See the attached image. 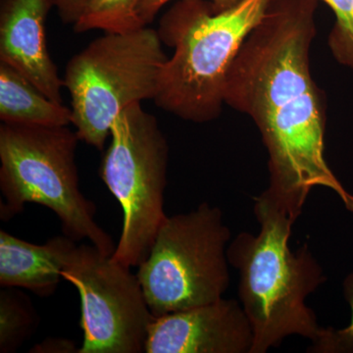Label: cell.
I'll list each match as a JSON object with an SVG mask.
<instances>
[{
  "instance_id": "1",
  "label": "cell",
  "mask_w": 353,
  "mask_h": 353,
  "mask_svg": "<svg viewBox=\"0 0 353 353\" xmlns=\"http://www.w3.org/2000/svg\"><path fill=\"white\" fill-rule=\"evenodd\" d=\"M319 0H270L228 70L224 101L259 128L268 152L267 190L297 218L314 188L353 196L325 159L327 105L310 71Z\"/></svg>"
},
{
  "instance_id": "2",
  "label": "cell",
  "mask_w": 353,
  "mask_h": 353,
  "mask_svg": "<svg viewBox=\"0 0 353 353\" xmlns=\"http://www.w3.org/2000/svg\"><path fill=\"white\" fill-rule=\"evenodd\" d=\"M257 234L241 232L228 246L229 263L240 275L239 297L253 331L250 353H266L285 338L311 341L322 333L306 299L326 282L307 243L289 245L296 219L268 190L254 199Z\"/></svg>"
},
{
  "instance_id": "3",
  "label": "cell",
  "mask_w": 353,
  "mask_h": 353,
  "mask_svg": "<svg viewBox=\"0 0 353 353\" xmlns=\"http://www.w3.org/2000/svg\"><path fill=\"white\" fill-rule=\"evenodd\" d=\"M270 0H243L213 12L211 1L179 0L164 14L158 34L174 48L160 73L158 108L188 122L219 118L228 70Z\"/></svg>"
},
{
  "instance_id": "4",
  "label": "cell",
  "mask_w": 353,
  "mask_h": 353,
  "mask_svg": "<svg viewBox=\"0 0 353 353\" xmlns=\"http://www.w3.org/2000/svg\"><path fill=\"white\" fill-rule=\"evenodd\" d=\"M79 141L76 131L68 126L2 123L0 218L12 219L26 204H41L57 214L69 238L87 239L101 252L112 255L116 245L95 222L97 208L79 187Z\"/></svg>"
},
{
  "instance_id": "5",
  "label": "cell",
  "mask_w": 353,
  "mask_h": 353,
  "mask_svg": "<svg viewBox=\"0 0 353 353\" xmlns=\"http://www.w3.org/2000/svg\"><path fill=\"white\" fill-rule=\"evenodd\" d=\"M168 57L157 30L105 32L65 67L72 124L80 141L104 150L114 121L124 109L154 99Z\"/></svg>"
},
{
  "instance_id": "6",
  "label": "cell",
  "mask_w": 353,
  "mask_h": 353,
  "mask_svg": "<svg viewBox=\"0 0 353 353\" xmlns=\"http://www.w3.org/2000/svg\"><path fill=\"white\" fill-rule=\"evenodd\" d=\"M231 231L208 202L167 218L137 273L155 318L214 303L230 284Z\"/></svg>"
},
{
  "instance_id": "7",
  "label": "cell",
  "mask_w": 353,
  "mask_h": 353,
  "mask_svg": "<svg viewBox=\"0 0 353 353\" xmlns=\"http://www.w3.org/2000/svg\"><path fill=\"white\" fill-rule=\"evenodd\" d=\"M99 176L119 201L123 228L112 254L128 267L148 257L164 212L169 145L155 116L134 103L114 121Z\"/></svg>"
},
{
  "instance_id": "8",
  "label": "cell",
  "mask_w": 353,
  "mask_h": 353,
  "mask_svg": "<svg viewBox=\"0 0 353 353\" xmlns=\"http://www.w3.org/2000/svg\"><path fill=\"white\" fill-rule=\"evenodd\" d=\"M62 278L78 290L83 345L79 353L145 352L154 316L138 276L97 246L77 245Z\"/></svg>"
},
{
  "instance_id": "9",
  "label": "cell",
  "mask_w": 353,
  "mask_h": 353,
  "mask_svg": "<svg viewBox=\"0 0 353 353\" xmlns=\"http://www.w3.org/2000/svg\"><path fill=\"white\" fill-rule=\"evenodd\" d=\"M252 324L241 303H214L154 318L146 353H250Z\"/></svg>"
},
{
  "instance_id": "10",
  "label": "cell",
  "mask_w": 353,
  "mask_h": 353,
  "mask_svg": "<svg viewBox=\"0 0 353 353\" xmlns=\"http://www.w3.org/2000/svg\"><path fill=\"white\" fill-rule=\"evenodd\" d=\"M57 0L0 1V62L20 72L51 101L63 103V79L46 46V22Z\"/></svg>"
},
{
  "instance_id": "11",
  "label": "cell",
  "mask_w": 353,
  "mask_h": 353,
  "mask_svg": "<svg viewBox=\"0 0 353 353\" xmlns=\"http://www.w3.org/2000/svg\"><path fill=\"white\" fill-rule=\"evenodd\" d=\"M76 248V241L66 234L34 245L1 230L0 285L24 288L43 297L52 296Z\"/></svg>"
},
{
  "instance_id": "12",
  "label": "cell",
  "mask_w": 353,
  "mask_h": 353,
  "mask_svg": "<svg viewBox=\"0 0 353 353\" xmlns=\"http://www.w3.org/2000/svg\"><path fill=\"white\" fill-rule=\"evenodd\" d=\"M72 109L51 101L10 65L0 62V120L6 124L63 127Z\"/></svg>"
},
{
  "instance_id": "13",
  "label": "cell",
  "mask_w": 353,
  "mask_h": 353,
  "mask_svg": "<svg viewBox=\"0 0 353 353\" xmlns=\"http://www.w3.org/2000/svg\"><path fill=\"white\" fill-rule=\"evenodd\" d=\"M39 316L31 299L18 288L0 290V353H13L38 326Z\"/></svg>"
},
{
  "instance_id": "14",
  "label": "cell",
  "mask_w": 353,
  "mask_h": 353,
  "mask_svg": "<svg viewBox=\"0 0 353 353\" xmlns=\"http://www.w3.org/2000/svg\"><path fill=\"white\" fill-rule=\"evenodd\" d=\"M141 0H92L74 32L82 34L92 30L105 32H127L148 27L139 15Z\"/></svg>"
},
{
  "instance_id": "15",
  "label": "cell",
  "mask_w": 353,
  "mask_h": 353,
  "mask_svg": "<svg viewBox=\"0 0 353 353\" xmlns=\"http://www.w3.org/2000/svg\"><path fill=\"white\" fill-rule=\"evenodd\" d=\"M334 14L328 46L339 64L353 69V0H322Z\"/></svg>"
},
{
  "instance_id": "16",
  "label": "cell",
  "mask_w": 353,
  "mask_h": 353,
  "mask_svg": "<svg viewBox=\"0 0 353 353\" xmlns=\"http://www.w3.org/2000/svg\"><path fill=\"white\" fill-rule=\"evenodd\" d=\"M343 296L350 306V324L343 329L323 328L322 333L311 341L309 353H353V272L343 281Z\"/></svg>"
},
{
  "instance_id": "17",
  "label": "cell",
  "mask_w": 353,
  "mask_h": 353,
  "mask_svg": "<svg viewBox=\"0 0 353 353\" xmlns=\"http://www.w3.org/2000/svg\"><path fill=\"white\" fill-rule=\"evenodd\" d=\"M171 0H141L139 6V15L145 26H148L154 20L155 16L160 9ZM243 0H211L213 12L221 13L230 10L240 4Z\"/></svg>"
},
{
  "instance_id": "18",
  "label": "cell",
  "mask_w": 353,
  "mask_h": 353,
  "mask_svg": "<svg viewBox=\"0 0 353 353\" xmlns=\"http://www.w3.org/2000/svg\"><path fill=\"white\" fill-rule=\"evenodd\" d=\"M92 0H57V9L62 22L75 25Z\"/></svg>"
},
{
  "instance_id": "19",
  "label": "cell",
  "mask_w": 353,
  "mask_h": 353,
  "mask_svg": "<svg viewBox=\"0 0 353 353\" xmlns=\"http://www.w3.org/2000/svg\"><path fill=\"white\" fill-rule=\"evenodd\" d=\"M32 352L44 353H74L78 352L75 343L65 339H48L32 348Z\"/></svg>"
}]
</instances>
